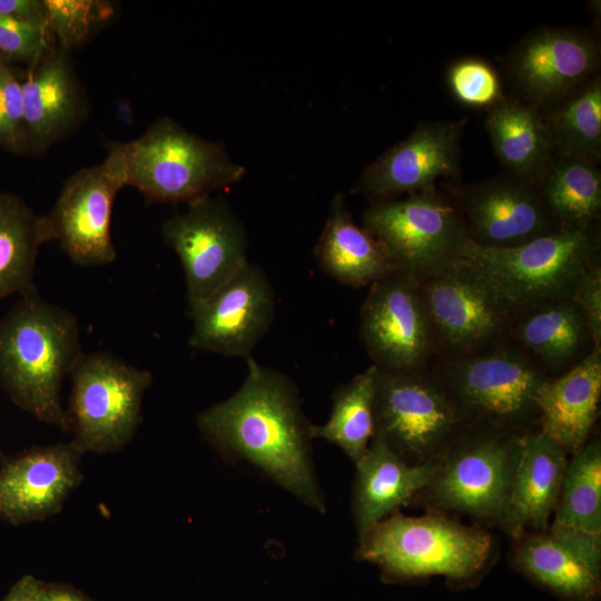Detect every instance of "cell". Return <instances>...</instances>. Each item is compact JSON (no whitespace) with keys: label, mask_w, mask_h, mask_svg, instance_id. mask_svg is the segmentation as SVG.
<instances>
[{"label":"cell","mask_w":601,"mask_h":601,"mask_svg":"<svg viewBox=\"0 0 601 601\" xmlns=\"http://www.w3.org/2000/svg\"><path fill=\"white\" fill-rule=\"evenodd\" d=\"M242 386L197 416L203 437L225 459L245 461L307 506L326 504L312 462L311 423L293 381L252 356Z\"/></svg>","instance_id":"obj_1"},{"label":"cell","mask_w":601,"mask_h":601,"mask_svg":"<svg viewBox=\"0 0 601 601\" xmlns=\"http://www.w3.org/2000/svg\"><path fill=\"white\" fill-rule=\"evenodd\" d=\"M82 354L77 317L37 289L0 319V387L22 411L69 433L60 392Z\"/></svg>","instance_id":"obj_2"},{"label":"cell","mask_w":601,"mask_h":601,"mask_svg":"<svg viewBox=\"0 0 601 601\" xmlns=\"http://www.w3.org/2000/svg\"><path fill=\"white\" fill-rule=\"evenodd\" d=\"M493 550L492 535L480 525H465L439 512L421 516L396 512L358 536L356 556L391 579L442 575L465 583L487 568Z\"/></svg>","instance_id":"obj_3"},{"label":"cell","mask_w":601,"mask_h":601,"mask_svg":"<svg viewBox=\"0 0 601 601\" xmlns=\"http://www.w3.org/2000/svg\"><path fill=\"white\" fill-rule=\"evenodd\" d=\"M524 433L471 425L436 461L431 480L411 504L500 528Z\"/></svg>","instance_id":"obj_4"},{"label":"cell","mask_w":601,"mask_h":601,"mask_svg":"<svg viewBox=\"0 0 601 601\" xmlns=\"http://www.w3.org/2000/svg\"><path fill=\"white\" fill-rule=\"evenodd\" d=\"M428 368L470 425L538 428V396L551 377L511 339L471 355L435 357Z\"/></svg>","instance_id":"obj_5"},{"label":"cell","mask_w":601,"mask_h":601,"mask_svg":"<svg viewBox=\"0 0 601 601\" xmlns=\"http://www.w3.org/2000/svg\"><path fill=\"white\" fill-rule=\"evenodd\" d=\"M457 257L480 268L518 311L571 297L579 279L601 262L600 224L558 228L511 248L462 242Z\"/></svg>","instance_id":"obj_6"},{"label":"cell","mask_w":601,"mask_h":601,"mask_svg":"<svg viewBox=\"0 0 601 601\" xmlns=\"http://www.w3.org/2000/svg\"><path fill=\"white\" fill-rule=\"evenodd\" d=\"M127 186L155 203L190 204L238 183L245 168L224 147L164 117L129 142H122Z\"/></svg>","instance_id":"obj_7"},{"label":"cell","mask_w":601,"mask_h":601,"mask_svg":"<svg viewBox=\"0 0 601 601\" xmlns=\"http://www.w3.org/2000/svg\"><path fill=\"white\" fill-rule=\"evenodd\" d=\"M417 279L434 335L435 357L475 354L509 338L513 307L472 263L456 257Z\"/></svg>","instance_id":"obj_8"},{"label":"cell","mask_w":601,"mask_h":601,"mask_svg":"<svg viewBox=\"0 0 601 601\" xmlns=\"http://www.w3.org/2000/svg\"><path fill=\"white\" fill-rule=\"evenodd\" d=\"M67 408L70 433L81 451L112 454L136 435L152 374L109 352L83 353L71 374Z\"/></svg>","instance_id":"obj_9"},{"label":"cell","mask_w":601,"mask_h":601,"mask_svg":"<svg viewBox=\"0 0 601 601\" xmlns=\"http://www.w3.org/2000/svg\"><path fill=\"white\" fill-rule=\"evenodd\" d=\"M374 418V436L412 465L436 462L471 426L430 368L378 371Z\"/></svg>","instance_id":"obj_10"},{"label":"cell","mask_w":601,"mask_h":601,"mask_svg":"<svg viewBox=\"0 0 601 601\" xmlns=\"http://www.w3.org/2000/svg\"><path fill=\"white\" fill-rule=\"evenodd\" d=\"M395 270L420 278L457 257L464 220L447 190L436 186L372 203L362 216Z\"/></svg>","instance_id":"obj_11"},{"label":"cell","mask_w":601,"mask_h":601,"mask_svg":"<svg viewBox=\"0 0 601 601\" xmlns=\"http://www.w3.org/2000/svg\"><path fill=\"white\" fill-rule=\"evenodd\" d=\"M165 244L178 256L189 314L247 264V236L228 203L205 197L161 226Z\"/></svg>","instance_id":"obj_12"},{"label":"cell","mask_w":601,"mask_h":601,"mask_svg":"<svg viewBox=\"0 0 601 601\" xmlns=\"http://www.w3.org/2000/svg\"><path fill=\"white\" fill-rule=\"evenodd\" d=\"M127 186L122 142L114 144L106 158L72 174L45 221L50 240L81 266L112 263L117 252L111 238L112 206Z\"/></svg>","instance_id":"obj_13"},{"label":"cell","mask_w":601,"mask_h":601,"mask_svg":"<svg viewBox=\"0 0 601 601\" xmlns=\"http://www.w3.org/2000/svg\"><path fill=\"white\" fill-rule=\"evenodd\" d=\"M359 336L372 364L383 373L428 368L435 342L415 276L393 270L370 286L361 307Z\"/></svg>","instance_id":"obj_14"},{"label":"cell","mask_w":601,"mask_h":601,"mask_svg":"<svg viewBox=\"0 0 601 601\" xmlns=\"http://www.w3.org/2000/svg\"><path fill=\"white\" fill-rule=\"evenodd\" d=\"M599 61V43L588 32L542 28L515 45L506 69L516 98L542 110L595 76Z\"/></svg>","instance_id":"obj_15"},{"label":"cell","mask_w":601,"mask_h":601,"mask_svg":"<svg viewBox=\"0 0 601 601\" xmlns=\"http://www.w3.org/2000/svg\"><path fill=\"white\" fill-rule=\"evenodd\" d=\"M465 125L466 118L420 122L362 171L353 193L372 204L435 187L441 178L456 179Z\"/></svg>","instance_id":"obj_16"},{"label":"cell","mask_w":601,"mask_h":601,"mask_svg":"<svg viewBox=\"0 0 601 601\" xmlns=\"http://www.w3.org/2000/svg\"><path fill=\"white\" fill-rule=\"evenodd\" d=\"M466 237L486 248H511L558 229L535 186L510 174L473 185L450 184Z\"/></svg>","instance_id":"obj_17"},{"label":"cell","mask_w":601,"mask_h":601,"mask_svg":"<svg viewBox=\"0 0 601 601\" xmlns=\"http://www.w3.org/2000/svg\"><path fill=\"white\" fill-rule=\"evenodd\" d=\"M83 455L70 440L4 457L0 465V521L18 526L60 513L83 480Z\"/></svg>","instance_id":"obj_18"},{"label":"cell","mask_w":601,"mask_h":601,"mask_svg":"<svg viewBox=\"0 0 601 601\" xmlns=\"http://www.w3.org/2000/svg\"><path fill=\"white\" fill-rule=\"evenodd\" d=\"M275 303L267 275L248 263L190 313V347L225 356H250L270 327Z\"/></svg>","instance_id":"obj_19"},{"label":"cell","mask_w":601,"mask_h":601,"mask_svg":"<svg viewBox=\"0 0 601 601\" xmlns=\"http://www.w3.org/2000/svg\"><path fill=\"white\" fill-rule=\"evenodd\" d=\"M512 565L564 601H597L601 591V533L551 522L514 540Z\"/></svg>","instance_id":"obj_20"},{"label":"cell","mask_w":601,"mask_h":601,"mask_svg":"<svg viewBox=\"0 0 601 601\" xmlns=\"http://www.w3.org/2000/svg\"><path fill=\"white\" fill-rule=\"evenodd\" d=\"M569 457L563 447L538 428L524 433L509 505L500 525L513 540L549 526Z\"/></svg>","instance_id":"obj_21"},{"label":"cell","mask_w":601,"mask_h":601,"mask_svg":"<svg viewBox=\"0 0 601 601\" xmlns=\"http://www.w3.org/2000/svg\"><path fill=\"white\" fill-rule=\"evenodd\" d=\"M508 337L549 377L565 373L594 349L584 316L571 297L515 311Z\"/></svg>","instance_id":"obj_22"},{"label":"cell","mask_w":601,"mask_h":601,"mask_svg":"<svg viewBox=\"0 0 601 601\" xmlns=\"http://www.w3.org/2000/svg\"><path fill=\"white\" fill-rule=\"evenodd\" d=\"M601 351L592 349L565 373L551 377L538 396V430L569 455L590 439L599 414Z\"/></svg>","instance_id":"obj_23"},{"label":"cell","mask_w":601,"mask_h":601,"mask_svg":"<svg viewBox=\"0 0 601 601\" xmlns=\"http://www.w3.org/2000/svg\"><path fill=\"white\" fill-rule=\"evenodd\" d=\"M435 465L408 464L373 436L365 455L355 464L352 512L358 536L402 505L411 504L431 480Z\"/></svg>","instance_id":"obj_24"},{"label":"cell","mask_w":601,"mask_h":601,"mask_svg":"<svg viewBox=\"0 0 601 601\" xmlns=\"http://www.w3.org/2000/svg\"><path fill=\"white\" fill-rule=\"evenodd\" d=\"M485 127L506 171L536 187L554 159L541 109L505 97L489 108Z\"/></svg>","instance_id":"obj_25"},{"label":"cell","mask_w":601,"mask_h":601,"mask_svg":"<svg viewBox=\"0 0 601 601\" xmlns=\"http://www.w3.org/2000/svg\"><path fill=\"white\" fill-rule=\"evenodd\" d=\"M314 253L326 274L349 287H370L395 270L382 244L354 221L342 194L332 200Z\"/></svg>","instance_id":"obj_26"},{"label":"cell","mask_w":601,"mask_h":601,"mask_svg":"<svg viewBox=\"0 0 601 601\" xmlns=\"http://www.w3.org/2000/svg\"><path fill=\"white\" fill-rule=\"evenodd\" d=\"M26 136L37 147L51 145L70 129L80 100L65 50L49 51L21 82Z\"/></svg>","instance_id":"obj_27"},{"label":"cell","mask_w":601,"mask_h":601,"mask_svg":"<svg viewBox=\"0 0 601 601\" xmlns=\"http://www.w3.org/2000/svg\"><path fill=\"white\" fill-rule=\"evenodd\" d=\"M50 240L43 216L21 199L0 194V300L35 289L33 273L39 248Z\"/></svg>","instance_id":"obj_28"},{"label":"cell","mask_w":601,"mask_h":601,"mask_svg":"<svg viewBox=\"0 0 601 601\" xmlns=\"http://www.w3.org/2000/svg\"><path fill=\"white\" fill-rule=\"evenodd\" d=\"M554 157L599 165L601 159V78L541 110Z\"/></svg>","instance_id":"obj_29"},{"label":"cell","mask_w":601,"mask_h":601,"mask_svg":"<svg viewBox=\"0 0 601 601\" xmlns=\"http://www.w3.org/2000/svg\"><path fill=\"white\" fill-rule=\"evenodd\" d=\"M536 188L556 228L600 224L601 170L597 165L554 157Z\"/></svg>","instance_id":"obj_30"},{"label":"cell","mask_w":601,"mask_h":601,"mask_svg":"<svg viewBox=\"0 0 601 601\" xmlns=\"http://www.w3.org/2000/svg\"><path fill=\"white\" fill-rule=\"evenodd\" d=\"M378 370L371 364L332 396L329 418L311 425L312 439L338 446L356 464L366 453L375 432L374 402Z\"/></svg>","instance_id":"obj_31"},{"label":"cell","mask_w":601,"mask_h":601,"mask_svg":"<svg viewBox=\"0 0 601 601\" xmlns=\"http://www.w3.org/2000/svg\"><path fill=\"white\" fill-rule=\"evenodd\" d=\"M553 523L601 533V441L594 436L570 455Z\"/></svg>","instance_id":"obj_32"},{"label":"cell","mask_w":601,"mask_h":601,"mask_svg":"<svg viewBox=\"0 0 601 601\" xmlns=\"http://www.w3.org/2000/svg\"><path fill=\"white\" fill-rule=\"evenodd\" d=\"M446 83L460 104L475 108H491L505 98L497 71L476 57H464L446 70Z\"/></svg>","instance_id":"obj_33"},{"label":"cell","mask_w":601,"mask_h":601,"mask_svg":"<svg viewBox=\"0 0 601 601\" xmlns=\"http://www.w3.org/2000/svg\"><path fill=\"white\" fill-rule=\"evenodd\" d=\"M47 22L61 50L80 43L111 13L110 3L96 0H45Z\"/></svg>","instance_id":"obj_34"},{"label":"cell","mask_w":601,"mask_h":601,"mask_svg":"<svg viewBox=\"0 0 601 601\" xmlns=\"http://www.w3.org/2000/svg\"><path fill=\"white\" fill-rule=\"evenodd\" d=\"M51 31L47 20L0 17V53L36 62L50 51Z\"/></svg>","instance_id":"obj_35"},{"label":"cell","mask_w":601,"mask_h":601,"mask_svg":"<svg viewBox=\"0 0 601 601\" xmlns=\"http://www.w3.org/2000/svg\"><path fill=\"white\" fill-rule=\"evenodd\" d=\"M24 138L21 82L0 62V141L17 148Z\"/></svg>","instance_id":"obj_36"},{"label":"cell","mask_w":601,"mask_h":601,"mask_svg":"<svg viewBox=\"0 0 601 601\" xmlns=\"http://www.w3.org/2000/svg\"><path fill=\"white\" fill-rule=\"evenodd\" d=\"M571 299L584 316L593 348L601 351V262L591 266L582 275Z\"/></svg>","instance_id":"obj_37"},{"label":"cell","mask_w":601,"mask_h":601,"mask_svg":"<svg viewBox=\"0 0 601 601\" xmlns=\"http://www.w3.org/2000/svg\"><path fill=\"white\" fill-rule=\"evenodd\" d=\"M0 17L47 20L45 2L39 0H0Z\"/></svg>","instance_id":"obj_38"},{"label":"cell","mask_w":601,"mask_h":601,"mask_svg":"<svg viewBox=\"0 0 601 601\" xmlns=\"http://www.w3.org/2000/svg\"><path fill=\"white\" fill-rule=\"evenodd\" d=\"M33 601H90L86 594L76 588L56 583L36 580Z\"/></svg>","instance_id":"obj_39"},{"label":"cell","mask_w":601,"mask_h":601,"mask_svg":"<svg viewBox=\"0 0 601 601\" xmlns=\"http://www.w3.org/2000/svg\"><path fill=\"white\" fill-rule=\"evenodd\" d=\"M36 580L30 574L21 577L1 601H33Z\"/></svg>","instance_id":"obj_40"}]
</instances>
